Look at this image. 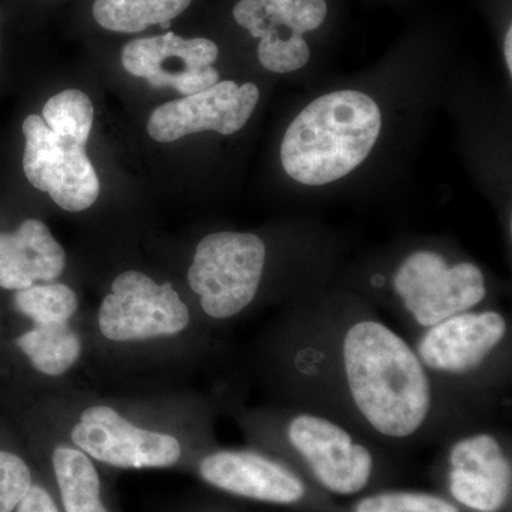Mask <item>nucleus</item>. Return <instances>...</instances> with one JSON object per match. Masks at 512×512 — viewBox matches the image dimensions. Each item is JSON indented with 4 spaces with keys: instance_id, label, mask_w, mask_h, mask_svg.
Here are the masks:
<instances>
[{
    "instance_id": "1",
    "label": "nucleus",
    "mask_w": 512,
    "mask_h": 512,
    "mask_svg": "<svg viewBox=\"0 0 512 512\" xmlns=\"http://www.w3.org/2000/svg\"><path fill=\"white\" fill-rule=\"evenodd\" d=\"M340 362L353 409L380 437L407 440L426 426L433 407L430 372L386 323H350L340 343Z\"/></svg>"
},
{
    "instance_id": "2",
    "label": "nucleus",
    "mask_w": 512,
    "mask_h": 512,
    "mask_svg": "<svg viewBox=\"0 0 512 512\" xmlns=\"http://www.w3.org/2000/svg\"><path fill=\"white\" fill-rule=\"evenodd\" d=\"M382 111L372 97L339 90L313 100L292 121L281 146L285 173L319 187L356 170L375 147Z\"/></svg>"
},
{
    "instance_id": "3",
    "label": "nucleus",
    "mask_w": 512,
    "mask_h": 512,
    "mask_svg": "<svg viewBox=\"0 0 512 512\" xmlns=\"http://www.w3.org/2000/svg\"><path fill=\"white\" fill-rule=\"evenodd\" d=\"M265 262L266 247L258 235L214 232L197 245L188 284L210 318H234L254 302Z\"/></svg>"
},
{
    "instance_id": "4",
    "label": "nucleus",
    "mask_w": 512,
    "mask_h": 512,
    "mask_svg": "<svg viewBox=\"0 0 512 512\" xmlns=\"http://www.w3.org/2000/svg\"><path fill=\"white\" fill-rule=\"evenodd\" d=\"M285 439L323 493L355 497L365 493L375 480L373 451L328 417L295 414L286 423Z\"/></svg>"
},
{
    "instance_id": "5",
    "label": "nucleus",
    "mask_w": 512,
    "mask_h": 512,
    "mask_svg": "<svg viewBox=\"0 0 512 512\" xmlns=\"http://www.w3.org/2000/svg\"><path fill=\"white\" fill-rule=\"evenodd\" d=\"M393 291L410 319L419 328L429 329L481 305L487 285L476 264L450 265L439 252L424 249L407 256L396 269Z\"/></svg>"
},
{
    "instance_id": "6",
    "label": "nucleus",
    "mask_w": 512,
    "mask_h": 512,
    "mask_svg": "<svg viewBox=\"0 0 512 512\" xmlns=\"http://www.w3.org/2000/svg\"><path fill=\"white\" fill-rule=\"evenodd\" d=\"M22 131L23 173L30 185L49 194L64 211L89 210L99 198L100 181L87 156V143L55 133L37 114L23 120Z\"/></svg>"
},
{
    "instance_id": "7",
    "label": "nucleus",
    "mask_w": 512,
    "mask_h": 512,
    "mask_svg": "<svg viewBox=\"0 0 512 512\" xmlns=\"http://www.w3.org/2000/svg\"><path fill=\"white\" fill-rule=\"evenodd\" d=\"M190 311L170 282L157 284L150 276L127 271L117 276L99 311L104 338L133 342L174 336L190 325Z\"/></svg>"
},
{
    "instance_id": "8",
    "label": "nucleus",
    "mask_w": 512,
    "mask_h": 512,
    "mask_svg": "<svg viewBox=\"0 0 512 512\" xmlns=\"http://www.w3.org/2000/svg\"><path fill=\"white\" fill-rule=\"evenodd\" d=\"M218 56L220 49L210 39H185L167 32L128 42L121 50V64L131 76L156 89L170 87L190 96L220 82V73L212 67Z\"/></svg>"
},
{
    "instance_id": "9",
    "label": "nucleus",
    "mask_w": 512,
    "mask_h": 512,
    "mask_svg": "<svg viewBox=\"0 0 512 512\" xmlns=\"http://www.w3.org/2000/svg\"><path fill=\"white\" fill-rule=\"evenodd\" d=\"M72 441L92 460L124 470L170 468L183 458V446L174 436L138 429L107 406L84 410Z\"/></svg>"
},
{
    "instance_id": "10",
    "label": "nucleus",
    "mask_w": 512,
    "mask_h": 512,
    "mask_svg": "<svg viewBox=\"0 0 512 512\" xmlns=\"http://www.w3.org/2000/svg\"><path fill=\"white\" fill-rule=\"evenodd\" d=\"M198 476L222 493L255 503L302 507L312 490L288 464L252 450H218L198 461Z\"/></svg>"
},
{
    "instance_id": "11",
    "label": "nucleus",
    "mask_w": 512,
    "mask_h": 512,
    "mask_svg": "<svg viewBox=\"0 0 512 512\" xmlns=\"http://www.w3.org/2000/svg\"><path fill=\"white\" fill-rule=\"evenodd\" d=\"M444 485L448 500L464 512H505L511 503V457L494 434L461 437L448 450Z\"/></svg>"
},
{
    "instance_id": "12",
    "label": "nucleus",
    "mask_w": 512,
    "mask_h": 512,
    "mask_svg": "<svg viewBox=\"0 0 512 512\" xmlns=\"http://www.w3.org/2000/svg\"><path fill=\"white\" fill-rule=\"evenodd\" d=\"M258 101L256 84L239 86L222 80L210 89L156 107L148 119V136L158 143H174L202 131L231 136L245 127Z\"/></svg>"
},
{
    "instance_id": "13",
    "label": "nucleus",
    "mask_w": 512,
    "mask_h": 512,
    "mask_svg": "<svg viewBox=\"0 0 512 512\" xmlns=\"http://www.w3.org/2000/svg\"><path fill=\"white\" fill-rule=\"evenodd\" d=\"M508 333V322L497 311L457 313L424 329L416 353L429 372L466 376L493 356Z\"/></svg>"
},
{
    "instance_id": "14",
    "label": "nucleus",
    "mask_w": 512,
    "mask_h": 512,
    "mask_svg": "<svg viewBox=\"0 0 512 512\" xmlns=\"http://www.w3.org/2000/svg\"><path fill=\"white\" fill-rule=\"evenodd\" d=\"M66 268V252L49 227L29 218L12 232H0V288L18 292L56 281Z\"/></svg>"
},
{
    "instance_id": "15",
    "label": "nucleus",
    "mask_w": 512,
    "mask_h": 512,
    "mask_svg": "<svg viewBox=\"0 0 512 512\" xmlns=\"http://www.w3.org/2000/svg\"><path fill=\"white\" fill-rule=\"evenodd\" d=\"M50 468L62 512H111L99 470L82 450L57 446L50 454Z\"/></svg>"
},
{
    "instance_id": "16",
    "label": "nucleus",
    "mask_w": 512,
    "mask_h": 512,
    "mask_svg": "<svg viewBox=\"0 0 512 512\" xmlns=\"http://www.w3.org/2000/svg\"><path fill=\"white\" fill-rule=\"evenodd\" d=\"M192 0H94L93 18L114 33H140L150 26L168 28Z\"/></svg>"
},
{
    "instance_id": "17",
    "label": "nucleus",
    "mask_w": 512,
    "mask_h": 512,
    "mask_svg": "<svg viewBox=\"0 0 512 512\" xmlns=\"http://www.w3.org/2000/svg\"><path fill=\"white\" fill-rule=\"evenodd\" d=\"M16 345L46 376L63 375L82 353V340L70 322L35 323V328L16 339Z\"/></svg>"
},
{
    "instance_id": "18",
    "label": "nucleus",
    "mask_w": 512,
    "mask_h": 512,
    "mask_svg": "<svg viewBox=\"0 0 512 512\" xmlns=\"http://www.w3.org/2000/svg\"><path fill=\"white\" fill-rule=\"evenodd\" d=\"M256 39L259 63L272 73H291L301 70L311 59V49L303 35L284 26L275 25L265 15V25Z\"/></svg>"
},
{
    "instance_id": "19",
    "label": "nucleus",
    "mask_w": 512,
    "mask_h": 512,
    "mask_svg": "<svg viewBox=\"0 0 512 512\" xmlns=\"http://www.w3.org/2000/svg\"><path fill=\"white\" fill-rule=\"evenodd\" d=\"M16 311L33 323L70 322L79 309V299L72 288L64 284H36L15 292Z\"/></svg>"
},
{
    "instance_id": "20",
    "label": "nucleus",
    "mask_w": 512,
    "mask_h": 512,
    "mask_svg": "<svg viewBox=\"0 0 512 512\" xmlns=\"http://www.w3.org/2000/svg\"><path fill=\"white\" fill-rule=\"evenodd\" d=\"M42 119L55 133L87 143L94 124L92 99L82 90H63L46 101Z\"/></svg>"
},
{
    "instance_id": "21",
    "label": "nucleus",
    "mask_w": 512,
    "mask_h": 512,
    "mask_svg": "<svg viewBox=\"0 0 512 512\" xmlns=\"http://www.w3.org/2000/svg\"><path fill=\"white\" fill-rule=\"evenodd\" d=\"M350 512H464L453 501L427 491L382 490L357 498Z\"/></svg>"
},
{
    "instance_id": "22",
    "label": "nucleus",
    "mask_w": 512,
    "mask_h": 512,
    "mask_svg": "<svg viewBox=\"0 0 512 512\" xmlns=\"http://www.w3.org/2000/svg\"><path fill=\"white\" fill-rule=\"evenodd\" d=\"M272 23L303 35L322 26L328 15L326 0H258Z\"/></svg>"
},
{
    "instance_id": "23",
    "label": "nucleus",
    "mask_w": 512,
    "mask_h": 512,
    "mask_svg": "<svg viewBox=\"0 0 512 512\" xmlns=\"http://www.w3.org/2000/svg\"><path fill=\"white\" fill-rule=\"evenodd\" d=\"M33 484L29 464L12 451L0 450V512H15Z\"/></svg>"
},
{
    "instance_id": "24",
    "label": "nucleus",
    "mask_w": 512,
    "mask_h": 512,
    "mask_svg": "<svg viewBox=\"0 0 512 512\" xmlns=\"http://www.w3.org/2000/svg\"><path fill=\"white\" fill-rule=\"evenodd\" d=\"M15 512H62V510L52 491L46 485L35 481Z\"/></svg>"
},
{
    "instance_id": "25",
    "label": "nucleus",
    "mask_w": 512,
    "mask_h": 512,
    "mask_svg": "<svg viewBox=\"0 0 512 512\" xmlns=\"http://www.w3.org/2000/svg\"><path fill=\"white\" fill-rule=\"evenodd\" d=\"M505 64H507L508 72L512 73V28H508L504 42Z\"/></svg>"
},
{
    "instance_id": "26",
    "label": "nucleus",
    "mask_w": 512,
    "mask_h": 512,
    "mask_svg": "<svg viewBox=\"0 0 512 512\" xmlns=\"http://www.w3.org/2000/svg\"><path fill=\"white\" fill-rule=\"evenodd\" d=\"M218 512H220V511H218Z\"/></svg>"
}]
</instances>
